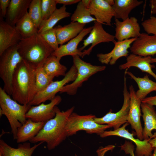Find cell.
<instances>
[{"label": "cell", "mask_w": 156, "mask_h": 156, "mask_svg": "<svg viewBox=\"0 0 156 156\" xmlns=\"http://www.w3.org/2000/svg\"><path fill=\"white\" fill-rule=\"evenodd\" d=\"M37 68L23 60L14 74L12 82V98L22 105H28L36 92L35 76Z\"/></svg>", "instance_id": "cell-1"}, {"label": "cell", "mask_w": 156, "mask_h": 156, "mask_svg": "<svg viewBox=\"0 0 156 156\" xmlns=\"http://www.w3.org/2000/svg\"><path fill=\"white\" fill-rule=\"evenodd\" d=\"M74 108L73 106L65 111H61L57 107L55 117L45 123L39 133L29 141L30 142L32 143L45 142L49 150L58 146L67 137L66 126Z\"/></svg>", "instance_id": "cell-2"}, {"label": "cell", "mask_w": 156, "mask_h": 156, "mask_svg": "<svg viewBox=\"0 0 156 156\" xmlns=\"http://www.w3.org/2000/svg\"><path fill=\"white\" fill-rule=\"evenodd\" d=\"M17 47L23 60L37 68L42 66L54 51L38 33L29 37L22 38Z\"/></svg>", "instance_id": "cell-3"}, {"label": "cell", "mask_w": 156, "mask_h": 156, "mask_svg": "<svg viewBox=\"0 0 156 156\" xmlns=\"http://www.w3.org/2000/svg\"><path fill=\"white\" fill-rule=\"evenodd\" d=\"M10 96L0 87V115L7 118L13 139L16 140L18 129L26 121V115L31 106L21 104Z\"/></svg>", "instance_id": "cell-4"}, {"label": "cell", "mask_w": 156, "mask_h": 156, "mask_svg": "<svg viewBox=\"0 0 156 156\" xmlns=\"http://www.w3.org/2000/svg\"><path fill=\"white\" fill-rule=\"evenodd\" d=\"M96 117L92 114L80 115L73 112L69 116L66 126L67 137L76 134L81 130H84L88 134L96 133L100 135L106 129L112 127L109 125L96 123L94 121Z\"/></svg>", "instance_id": "cell-5"}, {"label": "cell", "mask_w": 156, "mask_h": 156, "mask_svg": "<svg viewBox=\"0 0 156 156\" xmlns=\"http://www.w3.org/2000/svg\"><path fill=\"white\" fill-rule=\"evenodd\" d=\"M0 77L3 83V89L11 95L12 77L18 65L23 60L17 45L6 49L0 55Z\"/></svg>", "instance_id": "cell-6"}, {"label": "cell", "mask_w": 156, "mask_h": 156, "mask_svg": "<svg viewBox=\"0 0 156 156\" xmlns=\"http://www.w3.org/2000/svg\"><path fill=\"white\" fill-rule=\"evenodd\" d=\"M73 65L77 70L76 79L70 84H66L60 90V93H66L70 95L76 94L78 89L80 87L85 81L92 76L97 73L104 70V66L94 65L81 60L79 55L72 57Z\"/></svg>", "instance_id": "cell-7"}, {"label": "cell", "mask_w": 156, "mask_h": 156, "mask_svg": "<svg viewBox=\"0 0 156 156\" xmlns=\"http://www.w3.org/2000/svg\"><path fill=\"white\" fill-rule=\"evenodd\" d=\"M126 75L125 72L123 91L124 100L121 109L116 113L112 112V110H110L102 117H96L94 118V121L96 123L101 125H109L113 127L114 130H116L127 122L129 109L130 95L127 88Z\"/></svg>", "instance_id": "cell-8"}, {"label": "cell", "mask_w": 156, "mask_h": 156, "mask_svg": "<svg viewBox=\"0 0 156 156\" xmlns=\"http://www.w3.org/2000/svg\"><path fill=\"white\" fill-rule=\"evenodd\" d=\"M77 72L76 68L73 65L63 79L59 81H53L44 89L37 92L29 105H36L47 101L53 100L56 96V94L60 92L64 86L75 80Z\"/></svg>", "instance_id": "cell-9"}, {"label": "cell", "mask_w": 156, "mask_h": 156, "mask_svg": "<svg viewBox=\"0 0 156 156\" xmlns=\"http://www.w3.org/2000/svg\"><path fill=\"white\" fill-rule=\"evenodd\" d=\"M129 124L126 122L122 126L113 131H105L99 135L101 138L116 136L130 140L136 146L135 156H151L154 148L152 147L149 142V140H141L135 138L132 133L129 132L126 127Z\"/></svg>", "instance_id": "cell-10"}, {"label": "cell", "mask_w": 156, "mask_h": 156, "mask_svg": "<svg viewBox=\"0 0 156 156\" xmlns=\"http://www.w3.org/2000/svg\"><path fill=\"white\" fill-rule=\"evenodd\" d=\"M62 100L61 97L57 95L49 103H42L31 106L26 115V118L36 122H46L55 117L57 107V105Z\"/></svg>", "instance_id": "cell-11"}, {"label": "cell", "mask_w": 156, "mask_h": 156, "mask_svg": "<svg viewBox=\"0 0 156 156\" xmlns=\"http://www.w3.org/2000/svg\"><path fill=\"white\" fill-rule=\"evenodd\" d=\"M114 36L106 32L104 29L102 24L95 21L92 28L88 37L83 40V46L79 49L81 51L86 47L91 44L87 49L82 52L83 57L89 55L93 48L98 44L102 42H112L114 43L116 42Z\"/></svg>", "instance_id": "cell-12"}, {"label": "cell", "mask_w": 156, "mask_h": 156, "mask_svg": "<svg viewBox=\"0 0 156 156\" xmlns=\"http://www.w3.org/2000/svg\"><path fill=\"white\" fill-rule=\"evenodd\" d=\"M135 92L133 86L131 85L129 87L130 105L127 122L135 131L138 138L142 140L143 128L140 120L142 101L137 97Z\"/></svg>", "instance_id": "cell-13"}, {"label": "cell", "mask_w": 156, "mask_h": 156, "mask_svg": "<svg viewBox=\"0 0 156 156\" xmlns=\"http://www.w3.org/2000/svg\"><path fill=\"white\" fill-rule=\"evenodd\" d=\"M115 38L122 41L132 38H137L140 35V28L138 19L131 17L123 20L115 19Z\"/></svg>", "instance_id": "cell-14"}, {"label": "cell", "mask_w": 156, "mask_h": 156, "mask_svg": "<svg viewBox=\"0 0 156 156\" xmlns=\"http://www.w3.org/2000/svg\"><path fill=\"white\" fill-rule=\"evenodd\" d=\"M132 53L142 57L156 54V36L141 33L130 48Z\"/></svg>", "instance_id": "cell-15"}, {"label": "cell", "mask_w": 156, "mask_h": 156, "mask_svg": "<svg viewBox=\"0 0 156 156\" xmlns=\"http://www.w3.org/2000/svg\"><path fill=\"white\" fill-rule=\"evenodd\" d=\"M136 38H132L122 41H117L114 44V47L109 52L106 53H100L97 55L99 61L103 64H114L117 61L122 57L128 55L131 45Z\"/></svg>", "instance_id": "cell-16"}, {"label": "cell", "mask_w": 156, "mask_h": 156, "mask_svg": "<svg viewBox=\"0 0 156 156\" xmlns=\"http://www.w3.org/2000/svg\"><path fill=\"white\" fill-rule=\"evenodd\" d=\"M88 9L91 15H93L96 21L102 24L111 25L114 12L112 6L106 0H92Z\"/></svg>", "instance_id": "cell-17"}, {"label": "cell", "mask_w": 156, "mask_h": 156, "mask_svg": "<svg viewBox=\"0 0 156 156\" xmlns=\"http://www.w3.org/2000/svg\"><path fill=\"white\" fill-rule=\"evenodd\" d=\"M21 38L15 27L0 20V55L8 48L17 45Z\"/></svg>", "instance_id": "cell-18"}, {"label": "cell", "mask_w": 156, "mask_h": 156, "mask_svg": "<svg viewBox=\"0 0 156 156\" xmlns=\"http://www.w3.org/2000/svg\"><path fill=\"white\" fill-rule=\"evenodd\" d=\"M92 28V26L84 28L76 37L70 40L66 44L60 45L58 49L54 51L51 55L60 59L67 55H71L72 57L79 55L83 57L82 52L78 49V46L83 38L90 33Z\"/></svg>", "instance_id": "cell-19"}, {"label": "cell", "mask_w": 156, "mask_h": 156, "mask_svg": "<svg viewBox=\"0 0 156 156\" xmlns=\"http://www.w3.org/2000/svg\"><path fill=\"white\" fill-rule=\"evenodd\" d=\"M31 0H11L8 8L6 21L8 24L15 27L17 22L28 12Z\"/></svg>", "instance_id": "cell-20"}, {"label": "cell", "mask_w": 156, "mask_h": 156, "mask_svg": "<svg viewBox=\"0 0 156 156\" xmlns=\"http://www.w3.org/2000/svg\"><path fill=\"white\" fill-rule=\"evenodd\" d=\"M141 107L142 117L144 123L142 131L143 140H149L153 138L155 134L152 133L156 130V112L153 106L147 103H141Z\"/></svg>", "instance_id": "cell-21"}, {"label": "cell", "mask_w": 156, "mask_h": 156, "mask_svg": "<svg viewBox=\"0 0 156 156\" xmlns=\"http://www.w3.org/2000/svg\"><path fill=\"white\" fill-rule=\"evenodd\" d=\"M151 56L142 57L131 53L127 57L126 62L119 66V69L124 70L132 67H136L142 72L149 74L156 80V74L152 69L155 66L151 64Z\"/></svg>", "instance_id": "cell-22"}, {"label": "cell", "mask_w": 156, "mask_h": 156, "mask_svg": "<svg viewBox=\"0 0 156 156\" xmlns=\"http://www.w3.org/2000/svg\"><path fill=\"white\" fill-rule=\"evenodd\" d=\"M86 25L71 22L64 26L58 25L54 27L58 44L63 45L76 37L84 28Z\"/></svg>", "instance_id": "cell-23"}, {"label": "cell", "mask_w": 156, "mask_h": 156, "mask_svg": "<svg viewBox=\"0 0 156 156\" xmlns=\"http://www.w3.org/2000/svg\"><path fill=\"white\" fill-rule=\"evenodd\" d=\"M43 143L40 142L31 147L29 142L20 143L17 148L9 146L3 140H0V156H31L35 149Z\"/></svg>", "instance_id": "cell-24"}, {"label": "cell", "mask_w": 156, "mask_h": 156, "mask_svg": "<svg viewBox=\"0 0 156 156\" xmlns=\"http://www.w3.org/2000/svg\"><path fill=\"white\" fill-rule=\"evenodd\" d=\"M45 122H36L27 119L25 122L18 129L16 142L18 143L26 142L35 137L43 128Z\"/></svg>", "instance_id": "cell-25"}, {"label": "cell", "mask_w": 156, "mask_h": 156, "mask_svg": "<svg viewBox=\"0 0 156 156\" xmlns=\"http://www.w3.org/2000/svg\"><path fill=\"white\" fill-rule=\"evenodd\" d=\"M128 69H125V72L137 83L139 89L135 93L140 100L142 101L150 92L156 91V82L150 79L148 75L142 77H137L131 72L128 71Z\"/></svg>", "instance_id": "cell-26"}, {"label": "cell", "mask_w": 156, "mask_h": 156, "mask_svg": "<svg viewBox=\"0 0 156 156\" xmlns=\"http://www.w3.org/2000/svg\"><path fill=\"white\" fill-rule=\"evenodd\" d=\"M112 7L114 10L115 19L125 20L129 18V15L134 8L142 4L143 1L137 0H114Z\"/></svg>", "instance_id": "cell-27"}, {"label": "cell", "mask_w": 156, "mask_h": 156, "mask_svg": "<svg viewBox=\"0 0 156 156\" xmlns=\"http://www.w3.org/2000/svg\"><path fill=\"white\" fill-rule=\"evenodd\" d=\"M61 59L51 55L46 60L42 67L49 75L53 77L64 76L67 70L66 67L61 64Z\"/></svg>", "instance_id": "cell-28"}, {"label": "cell", "mask_w": 156, "mask_h": 156, "mask_svg": "<svg viewBox=\"0 0 156 156\" xmlns=\"http://www.w3.org/2000/svg\"><path fill=\"white\" fill-rule=\"evenodd\" d=\"M66 5H63L59 9H57L47 19L42 21L38 31L40 33L46 30L53 28L60 20L69 17L71 13L66 10Z\"/></svg>", "instance_id": "cell-29"}, {"label": "cell", "mask_w": 156, "mask_h": 156, "mask_svg": "<svg viewBox=\"0 0 156 156\" xmlns=\"http://www.w3.org/2000/svg\"><path fill=\"white\" fill-rule=\"evenodd\" d=\"M15 27L22 38L30 37L37 33L38 30L30 18L28 12L17 22Z\"/></svg>", "instance_id": "cell-30"}, {"label": "cell", "mask_w": 156, "mask_h": 156, "mask_svg": "<svg viewBox=\"0 0 156 156\" xmlns=\"http://www.w3.org/2000/svg\"><path fill=\"white\" fill-rule=\"evenodd\" d=\"M71 22H77L86 24L96 19L91 16L88 9L84 5L81 1L78 3L76 8L70 18Z\"/></svg>", "instance_id": "cell-31"}, {"label": "cell", "mask_w": 156, "mask_h": 156, "mask_svg": "<svg viewBox=\"0 0 156 156\" xmlns=\"http://www.w3.org/2000/svg\"><path fill=\"white\" fill-rule=\"evenodd\" d=\"M54 78L48 74L42 66L37 68L35 76V86L36 93L46 88L53 81Z\"/></svg>", "instance_id": "cell-32"}, {"label": "cell", "mask_w": 156, "mask_h": 156, "mask_svg": "<svg viewBox=\"0 0 156 156\" xmlns=\"http://www.w3.org/2000/svg\"><path fill=\"white\" fill-rule=\"evenodd\" d=\"M41 0H31L29 8V16L38 29L42 21Z\"/></svg>", "instance_id": "cell-33"}, {"label": "cell", "mask_w": 156, "mask_h": 156, "mask_svg": "<svg viewBox=\"0 0 156 156\" xmlns=\"http://www.w3.org/2000/svg\"><path fill=\"white\" fill-rule=\"evenodd\" d=\"M57 4L55 0H41L42 21L47 19L57 9Z\"/></svg>", "instance_id": "cell-34"}, {"label": "cell", "mask_w": 156, "mask_h": 156, "mask_svg": "<svg viewBox=\"0 0 156 156\" xmlns=\"http://www.w3.org/2000/svg\"><path fill=\"white\" fill-rule=\"evenodd\" d=\"M39 34L54 51L58 49L59 47V44L54 28L46 30Z\"/></svg>", "instance_id": "cell-35"}, {"label": "cell", "mask_w": 156, "mask_h": 156, "mask_svg": "<svg viewBox=\"0 0 156 156\" xmlns=\"http://www.w3.org/2000/svg\"><path fill=\"white\" fill-rule=\"evenodd\" d=\"M141 25L146 33L156 36V17L151 16L143 21Z\"/></svg>", "instance_id": "cell-36"}, {"label": "cell", "mask_w": 156, "mask_h": 156, "mask_svg": "<svg viewBox=\"0 0 156 156\" xmlns=\"http://www.w3.org/2000/svg\"><path fill=\"white\" fill-rule=\"evenodd\" d=\"M131 141H126L120 147L121 150L123 151L126 154H129L131 156H135L134 153V146Z\"/></svg>", "instance_id": "cell-37"}, {"label": "cell", "mask_w": 156, "mask_h": 156, "mask_svg": "<svg viewBox=\"0 0 156 156\" xmlns=\"http://www.w3.org/2000/svg\"><path fill=\"white\" fill-rule=\"evenodd\" d=\"M10 1V0H0L1 19L6 17L7 9Z\"/></svg>", "instance_id": "cell-38"}, {"label": "cell", "mask_w": 156, "mask_h": 156, "mask_svg": "<svg viewBox=\"0 0 156 156\" xmlns=\"http://www.w3.org/2000/svg\"><path fill=\"white\" fill-rule=\"evenodd\" d=\"M143 103H147L153 106H156V95L146 97L142 101Z\"/></svg>", "instance_id": "cell-39"}, {"label": "cell", "mask_w": 156, "mask_h": 156, "mask_svg": "<svg viewBox=\"0 0 156 156\" xmlns=\"http://www.w3.org/2000/svg\"><path fill=\"white\" fill-rule=\"evenodd\" d=\"M57 4H62L63 5H70L78 3L80 0H55Z\"/></svg>", "instance_id": "cell-40"}, {"label": "cell", "mask_w": 156, "mask_h": 156, "mask_svg": "<svg viewBox=\"0 0 156 156\" xmlns=\"http://www.w3.org/2000/svg\"><path fill=\"white\" fill-rule=\"evenodd\" d=\"M149 2L151 14H156V0H150L149 1Z\"/></svg>", "instance_id": "cell-41"}, {"label": "cell", "mask_w": 156, "mask_h": 156, "mask_svg": "<svg viewBox=\"0 0 156 156\" xmlns=\"http://www.w3.org/2000/svg\"><path fill=\"white\" fill-rule=\"evenodd\" d=\"M155 133V136L149 140V143L151 146L153 148L156 147V133Z\"/></svg>", "instance_id": "cell-42"}, {"label": "cell", "mask_w": 156, "mask_h": 156, "mask_svg": "<svg viewBox=\"0 0 156 156\" xmlns=\"http://www.w3.org/2000/svg\"><path fill=\"white\" fill-rule=\"evenodd\" d=\"M92 0H81L82 2L84 5L87 8H88L90 4L91 3Z\"/></svg>", "instance_id": "cell-43"}, {"label": "cell", "mask_w": 156, "mask_h": 156, "mask_svg": "<svg viewBox=\"0 0 156 156\" xmlns=\"http://www.w3.org/2000/svg\"><path fill=\"white\" fill-rule=\"evenodd\" d=\"M106 1L109 5L112 6L114 4V0H106Z\"/></svg>", "instance_id": "cell-44"}, {"label": "cell", "mask_w": 156, "mask_h": 156, "mask_svg": "<svg viewBox=\"0 0 156 156\" xmlns=\"http://www.w3.org/2000/svg\"><path fill=\"white\" fill-rule=\"evenodd\" d=\"M151 63H156V57L154 58L152 57L151 59Z\"/></svg>", "instance_id": "cell-45"}, {"label": "cell", "mask_w": 156, "mask_h": 156, "mask_svg": "<svg viewBox=\"0 0 156 156\" xmlns=\"http://www.w3.org/2000/svg\"><path fill=\"white\" fill-rule=\"evenodd\" d=\"M151 156H156V147L155 148Z\"/></svg>", "instance_id": "cell-46"}, {"label": "cell", "mask_w": 156, "mask_h": 156, "mask_svg": "<svg viewBox=\"0 0 156 156\" xmlns=\"http://www.w3.org/2000/svg\"><path fill=\"white\" fill-rule=\"evenodd\" d=\"M104 153L103 154V155H101V156H103V155H104Z\"/></svg>", "instance_id": "cell-47"}, {"label": "cell", "mask_w": 156, "mask_h": 156, "mask_svg": "<svg viewBox=\"0 0 156 156\" xmlns=\"http://www.w3.org/2000/svg\"><path fill=\"white\" fill-rule=\"evenodd\" d=\"M75 156H77L76 154H75Z\"/></svg>", "instance_id": "cell-48"}]
</instances>
